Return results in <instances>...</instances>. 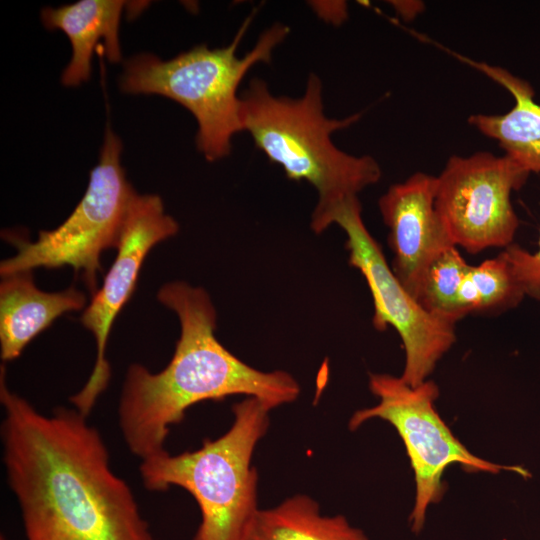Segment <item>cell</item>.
Returning <instances> with one entry per match:
<instances>
[{
	"label": "cell",
	"instance_id": "6da1fadb",
	"mask_svg": "<svg viewBox=\"0 0 540 540\" xmlns=\"http://www.w3.org/2000/svg\"><path fill=\"white\" fill-rule=\"evenodd\" d=\"M2 457L26 540H154L112 469L100 432L76 408L41 413L0 369Z\"/></svg>",
	"mask_w": 540,
	"mask_h": 540
},
{
	"label": "cell",
	"instance_id": "7a4b0ae2",
	"mask_svg": "<svg viewBox=\"0 0 540 540\" xmlns=\"http://www.w3.org/2000/svg\"><path fill=\"white\" fill-rule=\"evenodd\" d=\"M157 298L180 322L174 354L156 373L131 364L118 405L124 442L140 460L167 450L171 426L180 423L196 403L244 395L272 410L298 398L300 386L291 374L260 371L218 341L216 310L203 288L174 281L164 284Z\"/></svg>",
	"mask_w": 540,
	"mask_h": 540
},
{
	"label": "cell",
	"instance_id": "3957f363",
	"mask_svg": "<svg viewBox=\"0 0 540 540\" xmlns=\"http://www.w3.org/2000/svg\"><path fill=\"white\" fill-rule=\"evenodd\" d=\"M240 96L242 131L289 179L306 181L317 191L311 217L316 234L330 226V216L340 205L379 181L382 172L373 157L348 154L333 143L332 134L357 122L360 115L327 117L317 75L308 77L298 98L275 96L258 78Z\"/></svg>",
	"mask_w": 540,
	"mask_h": 540
},
{
	"label": "cell",
	"instance_id": "277c9868",
	"mask_svg": "<svg viewBox=\"0 0 540 540\" xmlns=\"http://www.w3.org/2000/svg\"><path fill=\"white\" fill-rule=\"evenodd\" d=\"M252 19L253 14L225 47L210 49L201 44L168 60L150 53L131 57L124 63L120 89L130 94H158L181 104L197 121L196 146L205 159L228 156L233 136L242 132L239 85L254 65L270 62L274 49L290 32L288 26L276 23L240 57L237 49Z\"/></svg>",
	"mask_w": 540,
	"mask_h": 540
},
{
	"label": "cell",
	"instance_id": "5b68a950",
	"mask_svg": "<svg viewBox=\"0 0 540 540\" xmlns=\"http://www.w3.org/2000/svg\"><path fill=\"white\" fill-rule=\"evenodd\" d=\"M230 428L205 439L193 451L167 450L141 460L139 473L146 489L180 487L198 504L201 521L193 540H244L258 510V474L252 464L258 442L269 427L271 409L246 397L232 407Z\"/></svg>",
	"mask_w": 540,
	"mask_h": 540
},
{
	"label": "cell",
	"instance_id": "8992f818",
	"mask_svg": "<svg viewBox=\"0 0 540 540\" xmlns=\"http://www.w3.org/2000/svg\"><path fill=\"white\" fill-rule=\"evenodd\" d=\"M369 389L378 398L374 406L357 410L349 420L351 431L371 419L391 424L401 437L415 479V499L409 522L413 533H420L428 508L441 501L446 487L443 474L447 467L459 464L470 473L497 474L515 472L527 478L521 466L501 465L471 453L441 418L435 408L439 387L432 380L412 387L401 377L374 373L369 376Z\"/></svg>",
	"mask_w": 540,
	"mask_h": 540
},
{
	"label": "cell",
	"instance_id": "52a82bcc",
	"mask_svg": "<svg viewBox=\"0 0 540 540\" xmlns=\"http://www.w3.org/2000/svg\"><path fill=\"white\" fill-rule=\"evenodd\" d=\"M121 150L120 139L108 126L99 162L90 172L80 202L58 227L39 231L35 242L10 236L17 253L1 261V277L41 267L70 266L82 274L92 295L97 291V274L103 272L101 254L117 248L136 193L121 166Z\"/></svg>",
	"mask_w": 540,
	"mask_h": 540
},
{
	"label": "cell",
	"instance_id": "ba28073f",
	"mask_svg": "<svg viewBox=\"0 0 540 540\" xmlns=\"http://www.w3.org/2000/svg\"><path fill=\"white\" fill-rule=\"evenodd\" d=\"M361 212L358 197L351 198L332 213L329 224H337L345 232L349 264L364 276L373 298V326L379 331L388 326L397 331L405 351L400 377L416 387L428 380L455 343V325L429 314L401 284L366 228Z\"/></svg>",
	"mask_w": 540,
	"mask_h": 540
},
{
	"label": "cell",
	"instance_id": "9c48e42d",
	"mask_svg": "<svg viewBox=\"0 0 540 540\" xmlns=\"http://www.w3.org/2000/svg\"><path fill=\"white\" fill-rule=\"evenodd\" d=\"M529 175L506 155L450 157L436 177L435 207L454 245L471 254L511 245L519 227L511 194Z\"/></svg>",
	"mask_w": 540,
	"mask_h": 540
},
{
	"label": "cell",
	"instance_id": "30bf717a",
	"mask_svg": "<svg viewBox=\"0 0 540 540\" xmlns=\"http://www.w3.org/2000/svg\"><path fill=\"white\" fill-rule=\"evenodd\" d=\"M178 230V223L165 212L158 195L135 193L124 220L116 258L81 316L83 326L95 338L97 349L90 377L69 399L83 415L89 416L109 384L111 369L106 347L111 327L135 290L145 257L156 244L174 236Z\"/></svg>",
	"mask_w": 540,
	"mask_h": 540
},
{
	"label": "cell",
	"instance_id": "8fae6325",
	"mask_svg": "<svg viewBox=\"0 0 540 540\" xmlns=\"http://www.w3.org/2000/svg\"><path fill=\"white\" fill-rule=\"evenodd\" d=\"M435 186L436 177L416 172L392 185L378 203L389 229L392 270L415 298L429 265L455 246L436 210Z\"/></svg>",
	"mask_w": 540,
	"mask_h": 540
},
{
	"label": "cell",
	"instance_id": "7c38bea8",
	"mask_svg": "<svg viewBox=\"0 0 540 540\" xmlns=\"http://www.w3.org/2000/svg\"><path fill=\"white\" fill-rule=\"evenodd\" d=\"M86 295L71 286L60 292L37 288L32 271L2 277L0 283V353L3 361L18 358L24 348L55 319L86 305Z\"/></svg>",
	"mask_w": 540,
	"mask_h": 540
},
{
	"label": "cell",
	"instance_id": "4fadbf2b",
	"mask_svg": "<svg viewBox=\"0 0 540 540\" xmlns=\"http://www.w3.org/2000/svg\"><path fill=\"white\" fill-rule=\"evenodd\" d=\"M130 4L120 0H80L42 10L44 26L63 31L71 43L72 57L61 76L63 85L78 86L89 79L92 56L101 42L109 62L121 60L119 24L124 8Z\"/></svg>",
	"mask_w": 540,
	"mask_h": 540
},
{
	"label": "cell",
	"instance_id": "5bb4252c",
	"mask_svg": "<svg viewBox=\"0 0 540 540\" xmlns=\"http://www.w3.org/2000/svg\"><path fill=\"white\" fill-rule=\"evenodd\" d=\"M460 58L503 86L515 101L504 114L471 115L469 124L496 140L506 156L530 173H540V105L533 99L531 85L504 68Z\"/></svg>",
	"mask_w": 540,
	"mask_h": 540
},
{
	"label": "cell",
	"instance_id": "9a60e30c",
	"mask_svg": "<svg viewBox=\"0 0 540 540\" xmlns=\"http://www.w3.org/2000/svg\"><path fill=\"white\" fill-rule=\"evenodd\" d=\"M244 540H369L343 515H325L317 501L305 494L259 509Z\"/></svg>",
	"mask_w": 540,
	"mask_h": 540
},
{
	"label": "cell",
	"instance_id": "2e32d148",
	"mask_svg": "<svg viewBox=\"0 0 540 540\" xmlns=\"http://www.w3.org/2000/svg\"><path fill=\"white\" fill-rule=\"evenodd\" d=\"M524 296L503 252L477 266L470 265L460 291L467 315L500 313L516 307Z\"/></svg>",
	"mask_w": 540,
	"mask_h": 540
},
{
	"label": "cell",
	"instance_id": "e0dca14e",
	"mask_svg": "<svg viewBox=\"0 0 540 540\" xmlns=\"http://www.w3.org/2000/svg\"><path fill=\"white\" fill-rule=\"evenodd\" d=\"M469 267L457 247H449L427 268L416 294L417 301L435 318L455 325L467 315L460 291Z\"/></svg>",
	"mask_w": 540,
	"mask_h": 540
},
{
	"label": "cell",
	"instance_id": "ac0fdd59",
	"mask_svg": "<svg viewBox=\"0 0 540 540\" xmlns=\"http://www.w3.org/2000/svg\"><path fill=\"white\" fill-rule=\"evenodd\" d=\"M503 253L525 296L540 301V231L536 252L531 253L512 243L504 248Z\"/></svg>",
	"mask_w": 540,
	"mask_h": 540
},
{
	"label": "cell",
	"instance_id": "d6986e66",
	"mask_svg": "<svg viewBox=\"0 0 540 540\" xmlns=\"http://www.w3.org/2000/svg\"><path fill=\"white\" fill-rule=\"evenodd\" d=\"M316 12L326 21L340 24L347 18V6L345 2H318L314 5Z\"/></svg>",
	"mask_w": 540,
	"mask_h": 540
},
{
	"label": "cell",
	"instance_id": "ffe728a7",
	"mask_svg": "<svg viewBox=\"0 0 540 540\" xmlns=\"http://www.w3.org/2000/svg\"><path fill=\"white\" fill-rule=\"evenodd\" d=\"M392 5L395 7L396 11H398L399 14L407 17H413L417 13L421 12L423 9V5L421 2H414V1H408V2H391Z\"/></svg>",
	"mask_w": 540,
	"mask_h": 540
},
{
	"label": "cell",
	"instance_id": "44dd1931",
	"mask_svg": "<svg viewBox=\"0 0 540 540\" xmlns=\"http://www.w3.org/2000/svg\"><path fill=\"white\" fill-rule=\"evenodd\" d=\"M0 540H7L5 536L1 535Z\"/></svg>",
	"mask_w": 540,
	"mask_h": 540
}]
</instances>
